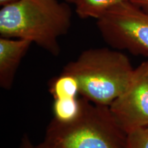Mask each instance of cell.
Wrapping results in <instances>:
<instances>
[{"label":"cell","instance_id":"obj_1","mask_svg":"<svg viewBox=\"0 0 148 148\" xmlns=\"http://www.w3.org/2000/svg\"><path fill=\"white\" fill-rule=\"evenodd\" d=\"M72 12L58 0H18L0 10L1 37L30 40L54 56L60 52L58 40L69 32Z\"/></svg>","mask_w":148,"mask_h":148},{"label":"cell","instance_id":"obj_2","mask_svg":"<svg viewBox=\"0 0 148 148\" xmlns=\"http://www.w3.org/2000/svg\"><path fill=\"white\" fill-rule=\"evenodd\" d=\"M134 69L121 51L101 47L82 51L75 60L64 66L62 72L77 79L82 97L109 106L126 89Z\"/></svg>","mask_w":148,"mask_h":148},{"label":"cell","instance_id":"obj_3","mask_svg":"<svg viewBox=\"0 0 148 148\" xmlns=\"http://www.w3.org/2000/svg\"><path fill=\"white\" fill-rule=\"evenodd\" d=\"M82 111L69 123L53 118L43 140L36 148H125L126 136L118 127L108 106L81 97Z\"/></svg>","mask_w":148,"mask_h":148},{"label":"cell","instance_id":"obj_4","mask_svg":"<svg viewBox=\"0 0 148 148\" xmlns=\"http://www.w3.org/2000/svg\"><path fill=\"white\" fill-rule=\"evenodd\" d=\"M97 26L112 48L148 58V13L130 1L111 8L97 19Z\"/></svg>","mask_w":148,"mask_h":148},{"label":"cell","instance_id":"obj_5","mask_svg":"<svg viewBox=\"0 0 148 148\" xmlns=\"http://www.w3.org/2000/svg\"><path fill=\"white\" fill-rule=\"evenodd\" d=\"M118 127L127 134L148 127V66L146 61L134 69L124 91L109 106Z\"/></svg>","mask_w":148,"mask_h":148},{"label":"cell","instance_id":"obj_6","mask_svg":"<svg viewBox=\"0 0 148 148\" xmlns=\"http://www.w3.org/2000/svg\"><path fill=\"white\" fill-rule=\"evenodd\" d=\"M32 42L29 40L0 38V86L10 90L18 66Z\"/></svg>","mask_w":148,"mask_h":148},{"label":"cell","instance_id":"obj_7","mask_svg":"<svg viewBox=\"0 0 148 148\" xmlns=\"http://www.w3.org/2000/svg\"><path fill=\"white\" fill-rule=\"evenodd\" d=\"M132 0H65L75 6V12L82 18L98 19L114 5Z\"/></svg>","mask_w":148,"mask_h":148},{"label":"cell","instance_id":"obj_8","mask_svg":"<svg viewBox=\"0 0 148 148\" xmlns=\"http://www.w3.org/2000/svg\"><path fill=\"white\" fill-rule=\"evenodd\" d=\"M49 90L53 99L77 97L79 86L77 79L68 73H61L49 83Z\"/></svg>","mask_w":148,"mask_h":148},{"label":"cell","instance_id":"obj_9","mask_svg":"<svg viewBox=\"0 0 148 148\" xmlns=\"http://www.w3.org/2000/svg\"><path fill=\"white\" fill-rule=\"evenodd\" d=\"M81 111V98H63L53 101V119L60 123H69L74 121L78 117Z\"/></svg>","mask_w":148,"mask_h":148},{"label":"cell","instance_id":"obj_10","mask_svg":"<svg viewBox=\"0 0 148 148\" xmlns=\"http://www.w3.org/2000/svg\"><path fill=\"white\" fill-rule=\"evenodd\" d=\"M125 148H148V127L135 130L128 133Z\"/></svg>","mask_w":148,"mask_h":148},{"label":"cell","instance_id":"obj_11","mask_svg":"<svg viewBox=\"0 0 148 148\" xmlns=\"http://www.w3.org/2000/svg\"><path fill=\"white\" fill-rule=\"evenodd\" d=\"M18 148H36V145L32 143V140L28 136V135L24 134L21 138Z\"/></svg>","mask_w":148,"mask_h":148},{"label":"cell","instance_id":"obj_12","mask_svg":"<svg viewBox=\"0 0 148 148\" xmlns=\"http://www.w3.org/2000/svg\"><path fill=\"white\" fill-rule=\"evenodd\" d=\"M130 1L148 13V0H132Z\"/></svg>","mask_w":148,"mask_h":148},{"label":"cell","instance_id":"obj_13","mask_svg":"<svg viewBox=\"0 0 148 148\" xmlns=\"http://www.w3.org/2000/svg\"><path fill=\"white\" fill-rule=\"evenodd\" d=\"M18 0H0V5L1 6H4V5L10 4V3H14Z\"/></svg>","mask_w":148,"mask_h":148},{"label":"cell","instance_id":"obj_14","mask_svg":"<svg viewBox=\"0 0 148 148\" xmlns=\"http://www.w3.org/2000/svg\"><path fill=\"white\" fill-rule=\"evenodd\" d=\"M146 62H147V66H148V59H147V60H146Z\"/></svg>","mask_w":148,"mask_h":148}]
</instances>
